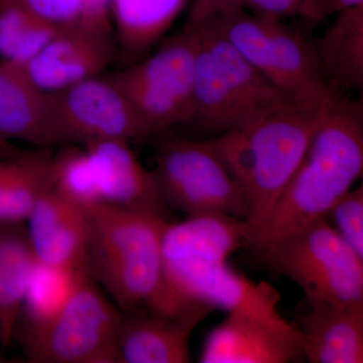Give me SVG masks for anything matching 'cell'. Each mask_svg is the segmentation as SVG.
<instances>
[{"label": "cell", "mask_w": 363, "mask_h": 363, "mask_svg": "<svg viewBox=\"0 0 363 363\" xmlns=\"http://www.w3.org/2000/svg\"><path fill=\"white\" fill-rule=\"evenodd\" d=\"M189 0H111V18L124 51L140 55L171 28Z\"/></svg>", "instance_id": "cell-21"}, {"label": "cell", "mask_w": 363, "mask_h": 363, "mask_svg": "<svg viewBox=\"0 0 363 363\" xmlns=\"http://www.w3.org/2000/svg\"><path fill=\"white\" fill-rule=\"evenodd\" d=\"M198 48V26L188 23L150 58L108 77L156 133L193 121Z\"/></svg>", "instance_id": "cell-9"}, {"label": "cell", "mask_w": 363, "mask_h": 363, "mask_svg": "<svg viewBox=\"0 0 363 363\" xmlns=\"http://www.w3.org/2000/svg\"><path fill=\"white\" fill-rule=\"evenodd\" d=\"M52 98L57 145L130 143L156 133L108 78L88 79L52 93Z\"/></svg>", "instance_id": "cell-10"}, {"label": "cell", "mask_w": 363, "mask_h": 363, "mask_svg": "<svg viewBox=\"0 0 363 363\" xmlns=\"http://www.w3.org/2000/svg\"><path fill=\"white\" fill-rule=\"evenodd\" d=\"M257 250L272 272L297 284L308 300L363 302V259L326 218Z\"/></svg>", "instance_id": "cell-5"}, {"label": "cell", "mask_w": 363, "mask_h": 363, "mask_svg": "<svg viewBox=\"0 0 363 363\" xmlns=\"http://www.w3.org/2000/svg\"><path fill=\"white\" fill-rule=\"evenodd\" d=\"M167 207L188 217L228 216L247 220V208L211 140L173 138L162 140L152 169Z\"/></svg>", "instance_id": "cell-8"}, {"label": "cell", "mask_w": 363, "mask_h": 363, "mask_svg": "<svg viewBox=\"0 0 363 363\" xmlns=\"http://www.w3.org/2000/svg\"><path fill=\"white\" fill-rule=\"evenodd\" d=\"M330 95L322 101L277 107L211 140L245 198L247 245L300 164Z\"/></svg>", "instance_id": "cell-4"}, {"label": "cell", "mask_w": 363, "mask_h": 363, "mask_svg": "<svg viewBox=\"0 0 363 363\" xmlns=\"http://www.w3.org/2000/svg\"><path fill=\"white\" fill-rule=\"evenodd\" d=\"M212 21L253 68L295 101H322L333 92L314 45L281 18L243 9Z\"/></svg>", "instance_id": "cell-6"}, {"label": "cell", "mask_w": 363, "mask_h": 363, "mask_svg": "<svg viewBox=\"0 0 363 363\" xmlns=\"http://www.w3.org/2000/svg\"><path fill=\"white\" fill-rule=\"evenodd\" d=\"M168 222L106 203L88 208L85 272L121 311L145 307L179 316L208 305L184 300L169 288L162 255Z\"/></svg>", "instance_id": "cell-1"}, {"label": "cell", "mask_w": 363, "mask_h": 363, "mask_svg": "<svg viewBox=\"0 0 363 363\" xmlns=\"http://www.w3.org/2000/svg\"><path fill=\"white\" fill-rule=\"evenodd\" d=\"M59 32L18 0H0V58L25 65Z\"/></svg>", "instance_id": "cell-24"}, {"label": "cell", "mask_w": 363, "mask_h": 363, "mask_svg": "<svg viewBox=\"0 0 363 363\" xmlns=\"http://www.w3.org/2000/svg\"><path fill=\"white\" fill-rule=\"evenodd\" d=\"M25 223L38 262L85 272L87 208L71 201L52 187L40 197Z\"/></svg>", "instance_id": "cell-13"}, {"label": "cell", "mask_w": 363, "mask_h": 363, "mask_svg": "<svg viewBox=\"0 0 363 363\" xmlns=\"http://www.w3.org/2000/svg\"><path fill=\"white\" fill-rule=\"evenodd\" d=\"M37 264L23 223H0V343H13L21 302Z\"/></svg>", "instance_id": "cell-20"}, {"label": "cell", "mask_w": 363, "mask_h": 363, "mask_svg": "<svg viewBox=\"0 0 363 363\" xmlns=\"http://www.w3.org/2000/svg\"><path fill=\"white\" fill-rule=\"evenodd\" d=\"M303 357L297 327L281 316L234 309L210 332L202 363H286Z\"/></svg>", "instance_id": "cell-11"}, {"label": "cell", "mask_w": 363, "mask_h": 363, "mask_svg": "<svg viewBox=\"0 0 363 363\" xmlns=\"http://www.w3.org/2000/svg\"><path fill=\"white\" fill-rule=\"evenodd\" d=\"M334 228L358 257L363 259V186L350 189L327 213ZM325 217V218H326Z\"/></svg>", "instance_id": "cell-27"}, {"label": "cell", "mask_w": 363, "mask_h": 363, "mask_svg": "<svg viewBox=\"0 0 363 363\" xmlns=\"http://www.w3.org/2000/svg\"><path fill=\"white\" fill-rule=\"evenodd\" d=\"M247 9L245 0H195L191 9L189 23L200 25L217 16Z\"/></svg>", "instance_id": "cell-28"}, {"label": "cell", "mask_w": 363, "mask_h": 363, "mask_svg": "<svg viewBox=\"0 0 363 363\" xmlns=\"http://www.w3.org/2000/svg\"><path fill=\"white\" fill-rule=\"evenodd\" d=\"M193 105L192 121L207 131L221 135L247 121L215 68L209 52L200 40V33L193 81Z\"/></svg>", "instance_id": "cell-22"}, {"label": "cell", "mask_w": 363, "mask_h": 363, "mask_svg": "<svg viewBox=\"0 0 363 363\" xmlns=\"http://www.w3.org/2000/svg\"><path fill=\"white\" fill-rule=\"evenodd\" d=\"M196 26L199 30L200 40L209 52L215 68L227 89L240 105L247 121L264 112L295 101L253 68L234 49L214 21Z\"/></svg>", "instance_id": "cell-18"}, {"label": "cell", "mask_w": 363, "mask_h": 363, "mask_svg": "<svg viewBox=\"0 0 363 363\" xmlns=\"http://www.w3.org/2000/svg\"><path fill=\"white\" fill-rule=\"evenodd\" d=\"M84 274L37 262L26 284L14 335L16 332L40 326L52 319L66 304Z\"/></svg>", "instance_id": "cell-23"}, {"label": "cell", "mask_w": 363, "mask_h": 363, "mask_svg": "<svg viewBox=\"0 0 363 363\" xmlns=\"http://www.w3.org/2000/svg\"><path fill=\"white\" fill-rule=\"evenodd\" d=\"M363 4V0H305L300 16L306 20L320 23L334 13Z\"/></svg>", "instance_id": "cell-29"}, {"label": "cell", "mask_w": 363, "mask_h": 363, "mask_svg": "<svg viewBox=\"0 0 363 363\" xmlns=\"http://www.w3.org/2000/svg\"><path fill=\"white\" fill-rule=\"evenodd\" d=\"M52 189L81 206L102 203L96 177L85 147L66 145L52 156Z\"/></svg>", "instance_id": "cell-26"}, {"label": "cell", "mask_w": 363, "mask_h": 363, "mask_svg": "<svg viewBox=\"0 0 363 363\" xmlns=\"http://www.w3.org/2000/svg\"><path fill=\"white\" fill-rule=\"evenodd\" d=\"M213 310L205 306L179 316L147 309L119 310L118 363L190 362L191 335Z\"/></svg>", "instance_id": "cell-12"}, {"label": "cell", "mask_w": 363, "mask_h": 363, "mask_svg": "<svg viewBox=\"0 0 363 363\" xmlns=\"http://www.w3.org/2000/svg\"><path fill=\"white\" fill-rule=\"evenodd\" d=\"M113 57L111 35L67 30L52 38L23 67L39 89L56 93L98 77Z\"/></svg>", "instance_id": "cell-14"}, {"label": "cell", "mask_w": 363, "mask_h": 363, "mask_svg": "<svg viewBox=\"0 0 363 363\" xmlns=\"http://www.w3.org/2000/svg\"><path fill=\"white\" fill-rule=\"evenodd\" d=\"M314 48L329 87L362 90L363 4L337 13Z\"/></svg>", "instance_id": "cell-19"}, {"label": "cell", "mask_w": 363, "mask_h": 363, "mask_svg": "<svg viewBox=\"0 0 363 363\" xmlns=\"http://www.w3.org/2000/svg\"><path fill=\"white\" fill-rule=\"evenodd\" d=\"M119 318L118 308L84 274L52 319L14 339L30 362L118 363Z\"/></svg>", "instance_id": "cell-7"}, {"label": "cell", "mask_w": 363, "mask_h": 363, "mask_svg": "<svg viewBox=\"0 0 363 363\" xmlns=\"http://www.w3.org/2000/svg\"><path fill=\"white\" fill-rule=\"evenodd\" d=\"M305 0H245V7L260 16L281 18L300 13Z\"/></svg>", "instance_id": "cell-30"}, {"label": "cell", "mask_w": 363, "mask_h": 363, "mask_svg": "<svg viewBox=\"0 0 363 363\" xmlns=\"http://www.w3.org/2000/svg\"><path fill=\"white\" fill-rule=\"evenodd\" d=\"M295 321L308 362H363V302L304 298Z\"/></svg>", "instance_id": "cell-15"}, {"label": "cell", "mask_w": 363, "mask_h": 363, "mask_svg": "<svg viewBox=\"0 0 363 363\" xmlns=\"http://www.w3.org/2000/svg\"><path fill=\"white\" fill-rule=\"evenodd\" d=\"M16 169V157L0 160V223L4 221V210Z\"/></svg>", "instance_id": "cell-31"}, {"label": "cell", "mask_w": 363, "mask_h": 363, "mask_svg": "<svg viewBox=\"0 0 363 363\" xmlns=\"http://www.w3.org/2000/svg\"><path fill=\"white\" fill-rule=\"evenodd\" d=\"M83 147L94 169L102 203L167 219L168 207L162 202L152 172L143 166L130 143L100 140Z\"/></svg>", "instance_id": "cell-16"}, {"label": "cell", "mask_w": 363, "mask_h": 363, "mask_svg": "<svg viewBox=\"0 0 363 363\" xmlns=\"http://www.w3.org/2000/svg\"><path fill=\"white\" fill-rule=\"evenodd\" d=\"M363 169V105L334 91L321 123L266 220L247 247L257 250L320 218L352 188Z\"/></svg>", "instance_id": "cell-2"}, {"label": "cell", "mask_w": 363, "mask_h": 363, "mask_svg": "<svg viewBox=\"0 0 363 363\" xmlns=\"http://www.w3.org/2000/svg\"><path fill=\"white\" fill-rule=\"evenodd\" d=\"M57 145L52 93L39 89L20 64L0 61V140Z\"/></svg>", "instance_id": "cell-17"}, {"label": "cell", "mask_w": 363, "mask_h": 363, "mask_svg": "<svg viewBox=\"0 0 363 363\" xmlns=\"http://www.w3.org/2000/svg\"><path fill=\"white\" fill-rule=\"evenodd\" d=\"M248 225L228 216L188 217L168 222L162 236L164 274L179 297L212 306L281 316L278 292L264 281L253 283L234 271L228 259L247 247Z\"/></svg>", "instance_id": "cell-3"}, {"label": "cell", "mask_w": 363, "mask_h": 363, "mask_svg": "<svg viewBox=\"0 0 363 363\" xmlns=\"http://www.w3.org/2000/svg\"><path fill=\"white\" fill-rule=\"evenodd\" d=\"M59 32L111 35V0H18Z\"/></svg>", "instance_id": "cell-25"}]
</instances>
